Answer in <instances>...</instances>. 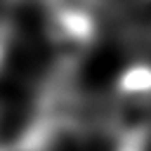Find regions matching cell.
<instances>
[{
	"label": "cell",
	"mask_w": 151,
	"mask_h": 151,
	"mask_svg": "<svg viewBox=\"0 0 151 151\" xmlns=\"http://www.w3.org/2000/svg\"><path fill=\"white\" fill-rule=\"evenodd\" d=\"M104 127L130 151H142L151 137V66L132 64L116 78L113 97L106 104Z\"/></svg>",
	"instance_id": "obj_1"
},
{
	"label": "cell",
	"mask_w": 151,
	"mask_h": 151,
	"mask_svg": "<svg viewBox=\"0 0 151 151\" xmlns=\"http://www.w3.org/2000/svg\"><path fill=\"white\" fill-rule=\"evenodd\" d=\"M61 132H68V130L61 127V123L52 118L47 111L38 109L35 118L14 139L0 144V151H54Z\"/></svg>",
	"instance_id": "obj_2"
},
{
	"label": "cell",
	"mask_w": 151,
	"mask_h": 151,
	"mask_svg": "<svg viewBox=\"0 0 151 151\" xmlns=\"http://www.w3.org/2000/svg\"><path fill=\"white\" fill-rule=\"evenodd\" d=\"M7 47H9V31H7V26H0V73H2V66H5Z\"/></svg>",
	"instance_id": "obj_3"
},
{
	"label": "cell",
	"mask_w": 151,
	"mask_h": 151,
	"mask_svg": "<svg viewBox=\"0 0 151 151\" xmlns=\"http://www.w3.org/2000/svg\"><path fill=\"white\" fill-rule=\"evenodd\" d=\"M7 2H12V5H21V7H38V5L50 7L54 0H7Z\"/></svg>",
	"instance_id": "obj_4"
}]
</instances>
